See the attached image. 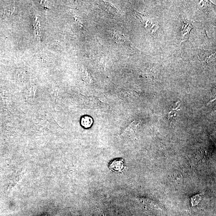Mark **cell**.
Instances as JSON below:
<instances>
[{
    "label": "cell",
    "mask_w": 216,
    "mask_h": 216,
    "mask_svg": "<svg viewBox=\"0 0 216 216\" xmlns=\"http://www.w3.org/2000/svg\"><path fill=\"white\" fill-rule=\"evenodd\" d=\"M124 163L122 159H116L112 161L109 167L112 171L115 172H122L123 170Z\"/></svg>",
    "instance_id": "1"
},
{
    "label": "cell",
    "mask_w": 216,
    "mask_h": 216,
    "mask_svg": "<svg viewBox=\"0 0 216 216\" xmlns=\"http://www.w3.org/2000/svg\"><path fill=\"white\" fill-rule=\"evenodd\" d=\"M93 119L88 116H85L81 118V124L85 128H88L93 124Z\"/></svg>",
    "instance_id": "2"
},
{
    "label": "cell",
    "mask_w": 216,
    "mask_h": 216,
    "mask_svg": "<svg viewBox=\"0 0 216 216\" xmlns=\"http://www.w3.org/2000/svg\"><path fill=\"white\" fill-rule=\"evenodd\" d=\"M200 200V197L199 195L194 196L191 198V203L193 206L197 205L199 203Z\"/></svg>",
    "instance_id": "3"
},
{
    "label": "cell",
    "mask_w": 216,
    "mask_h": 216,
    "mask_svg": "<svg viewBox=\"0 0 216 216\" xmlns=\"http://www.w3.org/2000/svg\"><path fill=\"white\" fill-rule=\"evenodd\" d=\"M14 11H15V8L14 7H9L5 9V11H4V14L7 16H9V15H11Z\"/></svg>",
    "instance_id": "4"
},
{
    "label": "cell",
    "mask_w": 216,
    "mask_h": 216,
    "mask_svg": "<svg viewBox=\"0 0 216 216\" xmlns=\"http://www.w3.org/2000/svg\"><path fill=\"white\" fill-rule=\"evenodd\" d=\"M43 216H49L47 215H46Z\"/></svg>",
    "instance_id": "5"
}]
</instances>
